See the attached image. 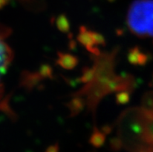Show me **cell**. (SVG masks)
Wrapping results in <instances>:
<instances>
[{
  "mask_svg": "<svg viewBox=\"0 0 153 152\" xmlns=\"http://www.w3.org/2000/svg\"><path fill=\"white\" fill-rule=\"evenodd\" d=\"M12 59L11 50L6 43L0 38V84Z\"/></svg>",
  "mask_w": 153,
  "mask_h": 152,
  "instance_id": "3957f363",
  "label": "cell"
},
{
  "mask_svg": "<svg viewBox=\"0 0 153 152\" xmlns=\"http://www.w3.org/2000/svg\"><path fill=\"white\" fill-rule=\"evenodd\" d=\"M132 33L140 37H153V0H135L128 13Z\"/></svg>",
  "mask_w": 153,
  "mask_h": 152,
  "instance_id": "7a4b0ae2",
  "label": "cell"
},
{
  "mask_svg": "<svg viewBox=\"0 0 153 152\" xmlns=\"http://www.w3.org/2000/svg\"><path fill=\"white\" fill-rule=\"evenodd\" d=\"M45 152H58V145H54V146L49 147Z\"/></svg>",
  "mask_w": 153,
  "mask_h": 152,
  "instance_id": "277c9868",
  "label": "cell"
},
{
  "mask_svg": "<svg viewBox=\"0 0 153 152\" xmlns=\"http://www.w3.org/2000/svg\"><path fill=\"white\" fill-rule=\"evenodd\" d=\"M114 142L117 149L153 152V101L124 112L119 121L118 138Z\"/></svg>",
  "mask_w": 153,
  "mask_h": 152,
  "instance_id": "6da1fadb",
  "label": "cell"
}]
</instances>
